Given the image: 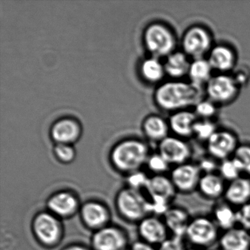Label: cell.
Returning <instances> with one entry per match:
<instances>
[{
  "mask_svg": "<svg viewBox=\"0 0 250 250\" xmlns=\"http://www.w3.org/2000/svg\"><path fill=\"white\" fill-rule=\"evenodd\" d=\"M203 87L192 83L174 80L160 84L155 92L158 106L167 112L186 110L203 99Z\"/></svg>",
  "mask_w": 250,
  "mask_h": 250,
  "instance_id": "cell-1",
  "label": "cell"
},
{
  "mask_svg": "<svg viewBox=\"0 0 250 250\" xmlns=\"http://www.w3.org/2000/svg\"><path fill=\"white\" fill-rule=\"evenodd\" d=\"M148 148L143 142L129 140L121 142L114 147L110 153V161L118 172L125 175L140 170L147 163Z\"/></svg>",
  "mask_w": 250,
  "mask_h": 250,
  "instance_id": "cell-2",
  "label": "cell"
},
{
  "mask_svg": "<svg viewBox=\"0 0 250 250\" xmlns=\"http://www.w3.org/2000/svg\"><path fill=\"white\" fill-rule=\"evenodd\" d=\"M115 205L120 216L131 223H139L151 215L148 197L144 192L127 187L117 193Z\"/></svg>",
  "mask_w": 250,
  "mask_h": 250,
  "instance_id": "cell-3",
  "label": "cell"
},
{
  "mask_svg": "<svg viewBox=\"0 0 250 250\" xmlns=\"http://www.w3.org/2000/svg\"><path fill=\"white\" fill-rule=\"evenodd\" d=\"M31 229L36 241L46 249L55 248L63 239L62 220L47 210L35 215L32 220Z\"/></svg>",
  "mask_w": 250,
  "mask_h": 250,
  "instance_id": "cell-4",
  "label": "cell"
},
{
  "mask_svg": "<svg viewBox=\"0 0 250 250\" xmlns=\"http://www.w3.org/2000/svg\"><path fill=\"white\" fill-rule=\"evenodd\" d=\"M220 235V229L211 217L198 216L191 218L184 238L192 247L206 250L219 242Z\"/></svg>",
  "mask_w": 250,
  "mask_h": 250,
  "instance_id": "cell-5",
  "label": "cell"
},
{
  "mask_svg": "<svg viewBox=\"0 0 250 250\" xmlns=\"http://www.w3.org/2000/svg\"><path fill=\"white\" fill-rule=\"evenodd\" d=\"M144 42L146 49L156 58H167L175 52L177 40L175 34L167 26L153 23L145 30Z\"/></svg>",
  "mask_w": 250,
  "mask_h": 250,
  "instance_id": "cell-6",
  "label": "cell"
},
{
  "mask_svg": "<svg viewBox=\"0 0 250 250\" xmlns=\"http://www.w3.org/2000/svg\"><path fill=\"white\" fill-rule=\"evenodd\" d=\"M212 43V36L208 29L203 26H192L183 36L182 52L193 60L201 59L208 55L213 48Z\"/></svg>",
  "mask_w": 250,
  "mask_h": 250,
  "instance_id": "cell-7",
  "label": "cell"
},
{
  "mask_svg": "<svg viewBox=\"0 0 250 250\" xmlns=\"http://www.w3.org/2000/svg\"><path fill=\"white\" fill-rule=\"evenodd\" d=\"M240 89L232 76L228 74L213 76L205 86L208 99L216 104L230 103L238 96Z\"/></svg>",
  "mask_w": 250,
  "mask_h": 250,
  "instance_id": "cell-8",
  "label": "cell"
},
{
  "mask_svg": "<svg viewBox=\"0 0 250 250\" xmlns=\"http://www.w3.org/2000/svg\"><path fill=\"white\" fill-rule=\"evenodd\" d=\"M81 206L78 195L68 189L55 191L46 200V210L61 220L74 217L80 212Z\"/></svg>",
  "mask_w": 250,
  "mask_h": 250,
  "instance_id": "cell-9",
  "label": "cell"
},
{
  "mask_svg": "<svg viewBox=\"0 0 250 250\" xmlns=\"http://www.w3.org/2000/svg\"><path fill=\"white\" fill-rule=\"evenodd\" d=\"M90 244L93 250H124L128 247V235L123 228L109 225L93 232Z\"/></svg>",
  "mask_w": 250,
  "mask_h": 250,
  "instance_id": "cell-10",
  "label": "cell"
},
{
  "mask_svg": "<svg viewBox=\"0 0 250 250\" xmlns=\"http://www.w3.org/2000/svg\"><path fill=\"white\" fill-rule=\"evenodd\" d=\"M202 175L203 173L198 165L187 162L174 167L169 178L177 192L188 194L197 191Z\"/></svg>",
  "mask_w": 250,
  "mask_h": 250,
  "instance_id": "cell-11",
  "label": "cell"
},
{
  "mask_svg": "<svg viewBox=\"0 0 250 250\" xmlns=\"http://www.w3.org/2000/svg\"><path fill=\"white\" fill-rule=\"evenodd\" d=\"M79 215L83 225L93 232L110 225L111 213L109 208L98 200H87L83 203Z\"/></svg>",
  "mask_w": 250,
  "mask_h": 250,
  "instance_id": "cell-12",
  "label": "cell"
},
{
  "mask_svg": "<svg viewBox=\"0 0 250 250\" xmlns=\"http://www.w3.org/2000/svg\"><path fill=\"white\" fill-rule=\"evenodd\" d=\"M238 147L235 134L226 130H218L207 142L210 157L222 161L232 158Z\"/></svg>",
  "mask_w": 250,
  "mask_h": 250,
  "instance_id": "cell-13",
  "label": "cell"
},
{
  "mask_svg": "<svg viewBox=\"0 0 250 250\" xmlns=\"http://www.w3.org/2000/svg\"><path fill=\"white\" fill-rule=\"evenodd\" d=\"M158 153L174 167L188 162L191 153L189 146L182 138L169 136L159 143Z\"/></svg>",
  "mask_w": 250,
  "mask_h": 250,
  "instance_id": "cell-14",
  "label": "cell"
},
{
  "mask_svg": "<svg viewBox=\"0 0 250 250\" xmlns=\"http://www.w3.org/2000/svg\"><path fill=\"white\" fill-rule=\"evenodd\" d=\"M138 233L142 241L158 247L169 236L162 218L150 215L138 223Z\"/></svg>",
  "mask_w": 250,
  "mask_h": 250,
  "instance_id": "cell-15",
  "label": "cell"
},
{
  "mask_svg": "<svg viewBox=\"0 0 250 250\" xmlns=\"http://www.w3.org/2000/svg\"><path fill=\"white\" fill-rule=\"evenodd\" d=\"M224 200L238 208L250 202V177L241 175L231 182L227 183Z\"/></svg>",
  "mask_w": 250,
  "mask_h": 250,
  "instance_id": "cell-16",
  "label": "cell"
},
{
  "mask_svg": "<svg viewBox=\"0 0 250 250\" xmlns=\"http://www.w3.org/2000/svg\"><path fill=\"white\" fill-rule=\"evenodd\" d=\"M208 61L213 71L219 74H228L235 69L236 55L232 48L226 45L213 46L208 55Z\"/></svg>",
  "mask_w": 250,
  "mask_h": 250,
  "instance_id": "cell-17",
  "label": "cell"
},
{
  "mask_svg": "<svg viewBox=\"0 0 250 250\" xmlns=\"http://www.w3.org/2000/svg\"><path fill=\"white\" fill-rule=\"evenodd\" d=\"M146 191L150 200H165L170 203L178 193L169 176L165 175L150 177Z\"/></svg>",
  "mask_w": 250,
  "mask_h": 250,
  "instance_id": "cell-18",
  "label": "cell"
},
{
  "mask_svg": "<svg viewBox=\"0 0 250 250\" xmlns=\"http://www.w3.org/2000/svg\"><path fill=\"white\" fill-rule=\"evenodd\" d=\"M162 219L170 235L184 238L191 217L187 209L171 206Z\"/></svg>",
  "mask_w": 250,
  "mask_h": 250,
  "instance_id": "cell-19",
  "label": "cell"
},
{
  "mask_svg": "<svg viewBox=\"0 0 250 250\" xmlns=\"http://www.w3.org/2000/svg\"><path fill=\"white\" fill-rule=\"evenodd\" d=\"M227 182L216 172L203 173L197 191L206 200H218L223 198Z\"/></svg>",
  "mask_w": 250,
  "mask_h": 250,
  "instance_id": "cell-20",
  "label": "cell"
},
{
  "mask_svg": "<svg viewBox=\"0 0 250 250\" xmlns=\"http://www.w3.org/2000/svg\"><path fill=\"white\" fill-rule=\"evenodd\" d=\"M80 134V124L70 118L59 120L54 124L51 129V136L57 144H71L78 140Z\"/></svg>",
  "mask_w": 250,
  "mask_h": 250,
  "instance_id": "cell-21",
  "label": "cell"
},
{
  "mask_svg": "<svg viewBox=\"0 0 250 250\" xmlns=\"http://www.w3.org/2000/svg\"><path fill=\"white\" fill-rule=\"evenodd\" d=\"M218 244L223 250H250V232L235 227L221 233Z\"/></svg>",
  "mask_w": 250,
  "mask_h": 250,
  "instance_id": "cell-22",
  "label": "cell"
},
{
  "mask_svg": "<svg viewBox=\"0 0 250 250\" xmlns=\"http://www.w3.org/2000/svg\"><path fill=\"white\" fill-rule=\"evenodd\" d=\"M198 120L194 112L186 109L174 112L169 118V126L172 132L180 138L193 136L194 125Z\"/></svg>",
  "mask_w": 250,
  "mask_h": 250,
  "instance_id": "cell-23",
  "label": "cell"
},
{
  "mask_svg": "<svg viewBox=\"0 0 250 250\" xmlns=\"http://www.w3.org/2000/svg\"><path fill=\"white\" fill-rule=\"evenodd\" d=\"M211 218L222 232L238 226L237 208L225 200L215 205L212 210Z\"/></svg>",
  "mask_w": 250,
  "mask_h": 250,
  "instance_id": "cell-24",
  "label": "cell"
},
{
  "mask_svg": "<svg viewBox=\"0 0 250 250\" xmlns=\"http://www.w3.org/2000/svg\"><path fill=\"white\" fill-rule=\"evenodd\" d=\"M191 61L184 52H174L166 58L165 63V72L174 80L188 76Z\"/></svg>",
  "mask_w": 250,
  "mask_h": 250,
  "instance_id": "cell-25",
  "label": "cell"
},
{
  "mask_svg": "<svg viewBox=\"0 0 250 250\" xmlns=\"http://www.w3.org/2000/svg\"><path fill=\"white\" fill-rule=\"evenodd\" d=\"M213 70L208 61L206 58L193 60L191 61L188 77L189 82L197 87H203L212 78Z\"/></svg>",
  "mask_w": 250,
  "mask_h": 250,
  "instance_id": "cell-26",
  "label": "cell"
},
{
  "mask_svg": "<svg viewBox=\"0 0 250 250\" xmlns=\"http://www.w3.org/2000/svg\"><path fill=\"white\" fill-rule=\"evenodd\" d=\"M169 129V124L157 115L147 117L143 123V131L152 141L160 143L168 137Z\"/></svg>",
  "mask_w": 250,
  "mask_h": 250,
  "instance_id": "cell-27",
  "label": "cell"
},
{
  "mask_svg": "<svg viewBox=\"0 0 250 250\" xmlns=\"http://www.w3.org/2000/svg\"><path fill=\"white\" fill-rule=\"evenodd\" d=\"M143 78L150 83H156L162 81L165 77V65L159 58L151 57L143 61L140 68Z\"/></svg>",
  "mask_w": 250,
  "mask_h": 250,
  "instance_id": "cell-28",
  "label": "cell"
},
{
  "mask_svg": "<svg viewBox=\"0 0 250 250\" xmlns=\"http://www.w3.org/2000/svg\"><path fill=\"white\" fill-rule=\"evenodd\" d=\"M218 173L226 181L231 182L243 175L239 165L233 158L222 161L218 167Z\"/></svg>",
  "mask_w": 250,
  "mask_h": 250,
  "instance_id": "cell-29",
  "label": "cell"
},
{
  "mask_svg": "<svg viewBox=\"0 0 250 250\" xmlns=\"http://www.w3.org/2000/svg\"><path fill=\"white\" fill-rule=\"evenodd\" d=\"M216 124L210 120H197L194 125L193 136L198 140L207 143L209 139L217 131Z\"/></svg>",
  "mask_w": 250,
  "mask_h": 250,
  "instance_id": "cell-30",
  "label": "cell"
},
{
  "mask_svg": "<svg viewBox=\"0 0 250 250\" xmlns=\"http://www.w3.org/2000/svg\"><path fill=\"white\" fill-rule=\"evenodd\" d=\"M232 158L239 165L243 175L250 177V146L241 145L238 146Z\"/></svg>",
  "mask_w": 250,
  "mask_h": 250,
  "instance_id": "cell-31",
  "label": "cell"
},
{
  "mask_svg": "<svg viewBox=\"0 0 250 250\" xmlns=\"http://www.w3.org/2000/svg\"><path fill=\"white\" fill-rule=\"evenodd\" d=\"M217 112L216 104L209 99H202L194 106V112L197 118L203 120H210Z\"/></svg>",
  "mask_w": 250,
  "mask_h": 250,
  "instance_id": "cell-32",
  "label": "cell"
},
{
  "mask_svg": "<svg viewBox=\"0 0 250 250\" xmlns=\"http://www.w3.org/2000/svg\"><path fill=\"white\" fill-rule=\"evenodd\" d=\"M150 178L145 172L139 170L127 175L126 187L137 191L144 192L147 188Z\"/></svg>",
  "mask_w": 250,
  "mask_h": 250,
  "instance_id": "cell-33",
  "label": "cell"
},
{
  "mask_svg": "<svg viewBox=\"0 0 250 250\" xmlns=\"http://www.w3.org/2000/svg\"><path fill=\"white\" fill-rule=\"evenodd\" d=\"M146 165L154 175H165L170 167V165L159 153L149 156Z\"/></svg>",
  "mask_w": 250,
  "mask_h": 250,
  "instance_id": "cell-34",
  "label": "cell"
},
{
  "mask_svg": "<svg viewBox=\"0 0 250 250\" xmlns=\"http://www.w3.org/2000/svg\"><path fill=\"white\" fill-rule=\"evenodd\" d=\"M55 157L63 164H70L75 159L76 151L70 145L57 144L54 149Z\"/></svg>",
  "mask_w": 250,
  "mask_h": 250,
  "instance_id": "cell-35",
  "label": "cell"
},
{
  "mask_svg": "<svg viewBox=\"0 0 250 250\" xmlns=\"http://www.w3.org/2000/svg\"><path fill=\"white\" fill-rule=\"evenodd\" d=\"M158 250H187L185 238L169 235L157 247Z\"/></svg>",
  "mask_w": 250,
  "mask_h": 250,
  "instance_id": "cell-36",
  "label": "cell"
},
{
  "mask_svg": "<svg viewBox=\"0 0 250 250\" xmlns=\"http://www.w3.org/2000/svg\"><path fill=\"white\" fill-rule=\"evenodd\" d=\"M238 226L250 232V202L237 208Z\"/></svg>",
  "mask_w": 250,
  "mask_h": 250,
  "instance_id": "cell-37",
  "label": "cell"
},
{
  "mask_svg": "<svg viewBox=\"0 0 250 250\" xmlns=\"http://www.w3.org/2000/svg\"><path fill=\"white\" fill-rule=\"evenodd\" d=\"M232 76L240 87L245 85L247 83V81H248L249 75L246 70H236L235 72L234 71V74Z\"/></svg>",
  "mask_w": 250,
  "mask_h": 250,
  "instance_id": "cell-38",
  "label": "cell"
},
{
  "mask_svg": "<svg viewBox=\"0 0 250 250\" xmlns=\"http://www.w3.org/2000/svg\"><path fill=\"white\" fill-rule=\"evenodd\" d=\"M129 249L131 250H158L157 247L145 242L142 240L133 243Z\"/></svg>",
  "mask_w": 250,
  "mask_h": 250,
  "instance_id": "cell-39",
  "label": "cell"
},
{
  "mask_svg": "<svg viewBox=\"0 0 250 250\" xmlns=\"http://www.w3.org/2000/svg\"><path fill=\"white\" fill-rule=\"evenodd\" d=\"M61 250H93L91 248H88L87 246L81 244H71L65 246Z\"/></svg>",
  "mask_w": 250,
  "mask_h": 250,
  "instance_id": "cell-40",
  "label": "cell"
},
{
  "mask_svg": "<svg viewBox=\"0 0 250 250\" xmlns=\"http://www.w3.org/2000/svg\"><path fill=\"white\" fill-rule=\"evenodd\" d=\"M187 250H202V249L200 248H196V247H191V248L188 249Z\"/></svg>",
  "mask_w": 250,
  "mask_h": 250,
  "instance_id": "cell-41",
  "label": "cell"
},
{
  "mask_svg": "<svg viewBox=\"0 0 250 250\" xmlns=\"http://www.w3.org/2000/svg\"><path fill=\"white\" fill-rule=\"evenodd\" d=\"M213 250H223L222 248H220V247H218V248L213 249Z\"/></svg>",
  "mask_w": 250,
  "mask_h": 250,
  "instance_id": "cell-42",
  "label": "cell"
},
{
  "mask_svg": "<svg viewBox=\"0 0 250 250\" xmlns=\"http://www.w3.org/2000/svg\"><path fill=\"white\" fill-rule=\"evenodd\" d=\"M130 250V249L127 248V249H125V250Z\"/></svg>",
  "mask_w": 250,
  "mask_h": 250,
  "instance_id": "cell-43",
  "label": "cell"
}]
</instances>
